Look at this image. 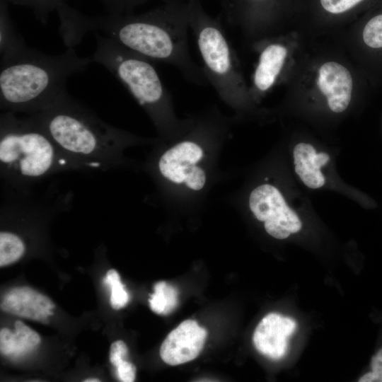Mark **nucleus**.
<instances>
[{
	"instance_id": "1",
	"label": "nucleus",
	"mask_w": 382,
	"mask_h": 382,
	"mask_svg": "<svg viewBox=\"0 0 382 382\" xmlns=\"http://www.w3.org/2000/svg\"><path fill=\"white\" fill-rule=\"evenodd\" d=\"M85 26L86 33L100 30L120 46L151 62L171 64L190 83H209L202 67L194 62L189 51L187 1L165 0L141 14L86 16Z\"/></svg>"
},
{
	"instance_id": "2",
	"label": "nucleus",
	"mask_w": 382,
	"mask_h": 382,
	"mask_svg": "<svg viewBox=\"0 0 382 382\" xmlns=\"http://www.w3.org/2000/svg\"><path fill=\"white\" fill-rule=\"evenodd\" d=\"M92 62L91 56L80 57L74 47L50 55L26 45L1 58V107L10 112H37L67 93L68 78Z\"/></svg>"
},
{
	"instance_id": "3",
	"label": "nucleus",
	"mask_w": 382,
	"mask_h": 382,
	"mask_svg": "<svg viewBox=\"0 0 382 382\" xmlns=\"http://www.w3.org/2000/svg\"><path fill=\"white\" fill-rule=\"evenodd\" d=\"M58 149L84 161H99L123 134L101 121L68 93L31 117Z\"/></svg>"
},
{
	"instance_id": "4",
	"label": "nucleus",
	"mask_w": 382,
	"mask_h": 382,
	"mask_svg": "<svg viewBox=\"0 0 382 382\" xmlns=\"http://www.w3.org/2000/svg\"><path fill=\"white\" fill-rule=\"evenodd\" d=\"M190 30L203 62V71L218 94L231 104L245 96V86L235 51L219 19L210 16L200 0H187Z\"/></svg>"
},
{
	"instance_id": "5",
	"label": "nucleus",
	"mask_w": 382,
	"mask_h": 382,
	"mask_svg": "<svg viewBox=\"0 0 382 382\" xmlns=\"http://www.w3.org/2000/svg\"><path fill=\"white\" fill-rule=\"evenodd\" d=\"M59 150L32 118L22 120L7 112L1 118L0 162L8 173L35 179L51 171Z\"/></svg>"
},
{
	"instance_id": "6",
	"label": "nucleus",
	"mask_w": 382,
	"mask_h": 382,
	"mask_svg": "<svg viewBox=\"0 0 382 382\" xmlns=\"http://www.w3.org/2000/svg\"><path fill=\"white\" fill-rule=\"evenodd\" d=\"M93 62L105 66L138 103L157 120L168 112L169 94L152 62L120 46L108 37L96 35Z\"/></svg>"
},
{
	"instance_id": "7",
	"label": "nucleus",
	"mask_w": 382,
	"mask_h": 382,
	"mask_svg": "<svg viewBox=\"0 0 382 382\" xmlns=\"http://www.w3.org/2000/svg\"><path fill=\"white\" fill-rule=\"evenodd\" d=\"M249 206L256 219L265 223L267 233L275 238L285 239L302 227L298 215L272 185L265 184L254 189L249 197Z\"/></svg>"
},
{
	"instance_id": "8",
	"label": "nucleus",
	"mask_w": 382,
	"mask_h": 382,
	"mask_svg": "<svg viewBox=\"0 0 382 382\" xmlns=\"http://www.w3.org/2000/svg\"><path fill=\"white\" fill-rule=\"evenodd\" d=\"M203 156L202 148L192 141H181L166 151L158 161L161 175L173 183H185L190 189L201 190L206 182L203 169L196 166Z\"/></svg>"
},
{
	"instance_id": "9",
	"label": "nucleus",
	"mask_w": 382,
	"mask_h": 382,
	"mask_svg": "<svg viewBox=\"0 0 382 382\" xmlns=\"http://www.w3.org/2000/svg\"><path fill=\"white\" fill-rule=\"evenodd\" d=\"M207 336V330L197 321L186 320L168 335L161 346L160 356L171 366L190 361L199 354Z\"/></svg>"
},
{
	"instance_id": "10",
	"label": "nucleus",
	"mask_w": 382,
	"mask_h": 382,
	"mask_svg": "<svg viewBox=\"0 0 382 382\" xmlns=\"http://www.w3.org/2000/svg\"><path fill=\"white\" fill-rule=\"evenodd\" d=\"M296 323L289 317L271 313L256 327L253 341L257 350L272 359L282 358L287 350V338L296 330Z\"/></svg>"
},
{
	"instance_id": "11",
	"label": "nucleus",
	"mask_w": 382,
	"mask_h": 382,
	"mask_svg": "<svg viewBox=\"0 0 382 382\" xmlns=\"http://www.w3.org/2000/svg\"><path fill=\"white\" fill-rule=\"evenodd\" d=\"M54 308L55 304L48 296L25 286L8 290L1 303L3 311L43 324L48 323Z\"/></svg>"
},
{
	"instance_id": "12",
	"label": "nucleus",
	"mask_w": 382,
	"mask_h": 382,
	"mask_svg": "<svg viewBox=\"0 0 382 382\" xmlns=\"http://www.w3.org/2000/svg\"><path fill=\"white\" fill-rule=\"evenodd\" d=\"M318 85L333 112L347 109L352 90V76L347 68L333 62L325 63L319 69Z\"/></svg>"
},
{
	"instance_id": "13",
	"label": "nucleus",
	"mask_w": 382,
	"mask_h": 382,
	"mask_svg": "<svg viewBox=\"0 0 382 382\" xmlns=\"http://www.w3.org/2000/svg\"><path fill=\"white\" fill-rule=\"evenodd\" d=\"M295 171L308 187L317 189L325 184L320 168L325 165L330 156L325 153H316L308 144H298L294 149Z\"/></svg>"
},
{
	"instance_id": "14",
	"label": "nucleus",
	"mask_w": 382,
	"mask_h": 382,
	"mask_svg": "<svg viewBox=\"0 0 382 382\" xmlns=\"http://www.w3.org/2000/svg\"><path fill=\"white\" fill-rule=\"evenodd\" d=\"M286 55L287 50L281 44L272 42L263 47L253 76L255 89L265 92L274 85L283 68Z\"/></svg>"
},
{
	"instance_id": "15",
	"label": "nucleus",
	"mask_w": 382,
	"mask_h": 382,
	"mask_svg": "<svg viewBox=\"0 0 382 382\" xmlns=\"http://www.w3.org/2000/svg\"><path fill=\"white\" fill-rule=\"evenodd\" d=\"M14 328V331L7 328L0 330L1 353L12 359L30 353L40 342L39 334L22 321L16 320Z\"/></svg>"
},
{
	"instance_id": "16",
	"label": "nucleus",
	"mask_w": 382,
	"mask_h": 382,
	"mask_svg": "<svg viewBox=\"0 0 382 382\" xmlns=\"http://www.w3.org/2000/svg\"><path fill=\"white\" fill-rule=\"evenodd\" d=\"M8 3H0V52L4 57L26 45L23 37L16 30L8 11Z\"/></svg>"
},
{
	"instance_id": "17",
	"label": "nucleus",
	"mask_w": 382,
	"mask_h": 382,
	"mask_svg": "<svg viewBox=\"0 0 382 382\" xmlns=\"http://www.w3.org/2000/svg\"><path fill=\"white\" fill-rule=\"evenodd\" d=\"M154 289L149 300L151 309L158 314L170 313L178 303L177 289L165 282L156 283Z\"/></svg>"
},
{
	"instance_id": "18",
	"label": "nucleus",
	"mask_w": 382,
	"mask_h": 382,
	"mask_svg": "<svg viewBox=\"0 0 382 382\" xmlns=\"http://www.w3.org/2000/svg\"><path fill=\"white\" fill-rule=\"evenodd\" d=\"M25 244L15 233H0V267H3L18 261L24 254Z\"/></svg>"
},
{
	"instance_id": "19",
	"label": "nucleus",
	"mask_w": 382,
	"mask_h": 382,
	"mask_svg": "<svg viewBox=\"0 0 382 382\" xmlns=\"http://www.w3.org/2000/svg\"><path fill=\"white\" fill-rule=\"evenodd\" d=\"M8 4L26 6L32 10L37 20L46 23L51 13H59L69 4L65 0H6Z\"/></svg>"
},
{
	"instance_id": "20",
	"label": "nucleus",
	"mask_w": 382,
	"mask_h": 382,
	"mask_svg": "<svg viewBox=\"0 0 382 382\" xmlns=\"http://www.w3.org/2000/svg\"><path fill=\"white\" fill-rule=\"evenodd\" d=\"M104 283L110 289L111 307L115 310L125 307L129 302V296L121 282L117 271L113 269L108 270L104 278Z\"/></svg>"
},
{
	"instance_id": "21",
	"label": "nucleus",
	"mask_w": 382,
	"mask_h": 382,
	"mask_svg": "<svg viewBox=\"0 0 382 382\" xmlns=\"http://www.w3.org/2000/svg\"><path fill=\"white\" fill-rule=\"evenodd\" d=\"M364 42L373 48L382 47V13L372 18L363 31Z\"/></svg>"
},
{
	"instance_id": "22",
	"label": "nucleus",
	"mask_w": 382,
	"mask_h": 382,
	"mask_svg": "<svg viewBox=\"0 0 382 382\" xmlns=\"http://www.w3.org/2000/svg\"><path fill=\"white\" fill-rule=\"evenodd\" d=\"M109 13H131L138 6L149 0H100Z\"/></svg>"
},
{
	"instance_id": "23",
	"label": "nucleus",
	"mask_w": 382,
	"mask_h": 382,
	"mask_svg": "<svg viewBox=\"0 0 382 382\" xmlns=\"http://www.w3.org/2000/svg\"><path fill=\"white\" fill-rule=\"evenodd\" d=\"M371 371L362 376L359 382H382V348L371 357Z\"/></svg>"
},
{
	"instance_id": "24",
	"label": "nucleus",
	"mask_w": 382,
	"mask_h": 382,
	"mask_svg": "<svg viewBox=\"0 0 382 382\" xmlns=\"http://www.w3.org/2000/svg\"><path fill=\"white\" fill-rule=\"evenodd\" d=\"M363 0H320L323 8L331 13H341L355 6Z\"/></svg>"
},
{
	"instance_id": "25",
	"label": "nucleus",
	"mask_w": 382,
	"mask_h": 382,
	"mask_svg": "<svg viewBox=\"0 0 382 382\" xmlns=\"http://www.w3.org/2000/svg\"><path fill=\"white\" fill-rule=\"evenodd\" d=\"M128 354V348L122 340H117L112 343L110 349L109 359L110 363L116 367L125 360Z\"/></svg>"
},
{
	"instance_id": "26",
	"label": "nucleus",
	"mask_w": 382,
	"mask_h": 382,
	"mask_svg": "<svg viewBox=\"0 0 382 382\" xmlns=\"http://www.w3.org/2000/svg\"><path fill=\"white\" fill-rule=\"evenodd\" d=\"M118 378L123 382H132L135 379L136 367L132 363L123 360L116 367Z\"/></svg>"
},
{
	"instance_id": "27",
	"label": "nucleus",
	"mask_w": 382,
	"mask_h": 382,
	"mask_svg": "<svg viewBox=\"0 0 382 382\" xmlns=\"http://www.w3.org/2000/svg\"><path fill=\"white\" fill-rule=\"evenodd\" d=\"M83 381L84 382H98V381H100V380L98 378H86Z\"/></svg>"
}]
</instances>
